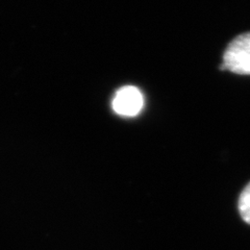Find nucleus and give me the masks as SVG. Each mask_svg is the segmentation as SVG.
I'll use <instances>...</instances> for the list:
<instances>
[{"label": "nucleus", "instance_id": "1", "mask_svg": "<svg viewBox=\"0 0 250 250\" xmlns=\"http://www.w3.org/2000/svg\"><path fill=\"white\" fill-rule=\"evenodd\" d=\"M219 69L238 75H250V31L234 37L225 47Z\"/></svg>", "mask_w": 250, "mask_h": 250}, {"label": "nucleus", "instance_id": "2", "mask_svg": "<svg viewBox=\"0 0 250 250\" xmlns=\"http://www.w3.org/2000/svg\"><path fill=\"white\" fill-rule=\"evenodd\" d=\"M112 105L116 114L123 117H135L143 108V94L134 85H126L116 92Z\"/></svg>", "mask_w": 250, "mask_h": 250}, {"label": "nucleus", "instance_id": "3", "mask_svg": "<svg viewBox=\"0 0 250 250\" xmlns=\"http://www.w3.org/2000/svg\"><path fill=\"white\" fill-rule=\"evenodd\" d=\"M238 208L243 221L250 225V183L246 185L240 194Z\"/></svg>", "mask_w": 250, "mask_h": 250}]
</instances>
